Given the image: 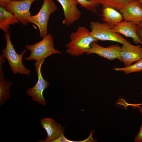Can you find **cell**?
<instances>
[{
	"mask_svg": "<svg viewBox=\"0 0 142 142\" xmlns=\"http://www.w3.org/2000/svg\"><path fill=\"white\" fill-rule=\"evenodd\" d=\"M90 31L85 27L79 26L69 36L70 40L65 45L66 52L72 56L78 57L84 53L90 48L94 42L98 40L90 36Z\"/></svg>",
	"mask_w": 142,
	"mask_h": 142,
	"instance_id": "6da1fadb",
	"label": "cell"
},
{
	"mask_svg": "<svg viewBox=\"0 0 142 142\" xmlns=\"http://www.w3.org/2000/svg\"><path fill=\"white\" fill-rule=\"evenodd\" d=\"M10 32L11 30L4 35L6 45L5 48L2 50L1 55L7 59L14 74L19 73L21 75H29L31 71L24 66L22 62L23 56L27 50H24L21 54L17 53L11 41Z\"/></svg>",
	"mask_w": 142,
	"mask_h": 142,
	"instance_id": "7a4b0ae2",
	"label": "cell"
},
{
	"mask_svg": "<svg viewBox=\"0 0 142 142\" xmlns=\"http://www.w3.org/2000/svg\"><path fill=\"white\" fill-rule=\"evenodd\" d=\"M42 39L32 45H26V49L30 51L31 53L29 57L24 58L26 60L39 61L45 60L52 54L61 53L60 51L55 49L54 39L50 33L48 34Z\"/></svg>",
	"mask_w": 142,
	"mask_h": 142,
	"instance_id": "3957f363",
	"label": "cell"
},
{
	"mask_svg": "<svg viewBox=\"0 0 142 142\" xmlns=\"http://www.w3.org/2000/svg\"><path fill=\"white\" fill-rule=\"evenodd\" d=\"M42 6L38 12L31 16L28 23L36 25L39 30L40 38L43 37L48 34V22L51 15L57 9V7L54 0H43Z\"/></svg>",
	"mask_w": 142,
	"mask_h": 142,
	"instance_id": "277c9868",
	"label": "cell"
},
{
	"mask_svg": "<svg viewBox=\"0 0 142 142\" xmlns=\"http://www.w3.org/2000/svg\"><path fill=\"white\" fill-rule=\"evenodd\" d=\"M90 28L89 34L98 40L113 41L122 44L127 41L119 33L114 32L112 28L105 23L92 21Z\"/></svg>",
	"mask_w": 142,
	"mask_h": 142,
	"instance_id": "5b68a950",
	"label": "cell"
},
{
	"mask_svg": "<svg viewBox=\"0 0 142 142\" xmlns=\"http://www.w3.org/2000/svg\"><path fill=\"white\" fill-rule=\"evenodd\" d=\"M44 60L37 61L34 64L38 77V81L34 87L28 89L26 92L28 95L32 97L33 101L43 105L47 104L43 96V92L48 88L50 84L49 82L44 79L41 73L42 66Z\"/></svg>",
	"mask_w": 142,
	"mask_h": 142,
	"instance_id": "8992f818",
	"label": "cell"
},
{
	"mask_svg": "<svg viewBox=\"0 0 142 142\" xmlns=\"http://www.w3.org/2000/svg\"><path fill=\"white\" fill-rule=\"evenodd\" d=\"M36 0L13 1L7 4L4 8L13 14L24 25H27L32 16L30 8L32 3Z\"/></svg>",
	"mask_w": 142,
	"mask_h": 142,
	"instance_id": "52a82bcc",
	"label": "cell"
},
{
	"mask_svg": "<svg viewBox=\"0 0 142 142\" xmlns=\"http://www.w3.org/2000/svg\"><path fill=\"white\" fill-rule=\"evenodd\" d=\"M61 5L63 11L64 18L62 23L68 27L79 19L81 15L78 9V3L76 0H55Z\"/></svg>",
	"mask_w": 142,
	"mask_h": 142,
	"instance_id": "ba28073f",
	"label": "cell"
},
{
	"mask_svg": "<svg viewBox=\"0 0 142 142\" xmlns=\"http://www.w3.org/2000/svg\"><path fill=\"white\" fill-rule=\"evenodd\" d=\"M121 47L118 44L112 45L106 47H102L94 42L90 45V48L86 53L87 55L96 54L100 56L110 60L117 59L121 61L120 55Z\"/></svg>",
	"mask_w": 142,
	"mask_h": 142,
	"instance_id": "9c48e42d",
	"label": "cell"
},
{
	"mask_svg": "<svg viewBox=\"0 0 142 142\" xmlns=\"http://www.w3.org/2000/svg\"><path fill=\"white\" fill-rule=\"evenodd\" d=\"M122 45L120 52L121 62L125 67L142 58V47L140 45H133L128 41Z\"/></svg>",
	"mask_w": 142,
	"mask_h": 142,
	"instance_id": "30bf717a",
	"label": "cell"
},
{
	"mask_svg": "<svg viewBox=\"0 0 142 142\" xmlns=\"http://www.w3.org/2000/svg\"><path fill=\"white\" fill-rule=\"evenodd\" d=\"M119 11L124 21L132 22L136 24L142 22V5L139 0L126 4Z\"/></svg>",
	"mask_w": 142,
	"mask_h": 142,
	"instance_id": "8fae6325",
	"label": "cell"
},
{
	"mask_svg": "<svg viewBox=\"0 0 142 142\" xmlns=\"http://www.w3.org/2000/svg\"><path fill=\"white\" fill-rule=\"evenodd\" d=\"M41 125L47 133V136L45 140H40L38 142H50L52 140L58 137L65 127L61 124H58L54 120L50 118H45L40 120Z\"/></svg>",
	"mask_w": 142,
	"mask_h": 142,
	"instance_id": "7c38bea8",
	"label": "cell"
},
{
	"mask_svg": "<svg viewBox=\"0 0 142 142\" xmlns=\"http://www.w3.org/2000/svg\"><path fill=\"white\" fill-rule=\"evenodd\" d=\"M112 28L114 32L120 33L126 37L131 38L134 43L140 44L142 45V42L137 33V24L135 23L123 21Z\"/></svg>",
	"mask_w": 142,
	"mask_h": 142,
	"instance_id": "4fadbf2b",
	"label": "cell"
},
{
	"mask_svg": "<svg viewBox=\"0 0 142 142\" xmlns=\"http://www.w3.org/2000/svg\"><path fill=\"white\" fill-rule=\"evenodd\" d=\"M101 16L103 21L112 28L122 22L123 19V16L120 12L114 8L109 7H104Z\"/></svg>",
	"mask_w": 142,
	"mask_h": 142,
	"instance_id": "5bb4252c",
	"label": "cell"
},
{
	"mask_svg": "<svg viewBox=\"0 0 142 142\" xmlns=\"http://www.w3.org/2000/svg\"><path fill=\"white\" fill-rule=\"evenodd\" d=\"M20 22L19 21L11 12L4 7H0V29L5 33H8L10 25Z\"/></svg>",
	"mask_w": 142,
	"mask_h": 142,
	"instance_id": "9a60e30c",
	"label": "cell"
},
{
	"mask_svg": "<svg viewBox=\"0 0 142 142\" xmlns=\"http://www.w3.org/2000/svg\"><path fill=\"white\" fill-rule=\"evenodd\" d=\"M2 66L0 65V106L11 98L10 90L13 84L12 81L7 80L4 79L5 73L3 70Z\"/></svg>",
	"mask_w": 142,
	"mask_h": 142,
	"instance_id": "2e32d148",
	"label": "cell"
},
{
	"mask_svg": "<svg viewBox=\"0 0 142 142\" xmlns=\"http://www.w3.org/2000/svg\"><path fill=\"white\" fill-rule=\"evenodd\" d=\"M136 0H96L100 4L104 7L116 8L119 11L126 4Z\"/></svg>",
	"mask_w": 142,
	"mask_h": 142,
	"instance_id": "e0dca14e",
	"label": "cell"
},
{
	"mask_svg": "<svg viewBox=\"0 0 142 142\" xmlns=\"http://www.w3.org/2000/svg\"><path fill=\"white\" fill-rule=\"evenodd\" d=\"M114 69L116 71L123 72L126 74L140 72L142 71V58L129 66L124 67H115Z\"/></svg>",
	"mask_w": 142,
	"mask_h": 142,
	"instance_id": "ac0fdd59",
	"label": "cell"
},
{
	"mask_svg": "<svg viewBox=\"0 0 142 142\" xmlns=\"http://www.w3.org/2000/svg\"><path fill=\"white\" fill-rule=\"evenodd\" d=\"M82 7L86 9L89 12L95 13L97 12L96 7L99 4L96 1L88 0H76Z\"/></svg>",
	"mask_w": 142,
	"mask_h": 142,
	"instance_id": "d6986e66",
	"label": "cell"
},
{
	"mask_svg": "<svg viewBox=\"0 0 142 142\" xmlns=\"http://www.w3.org/2000/svg\"><path fill=\"white\" fill-rule=\"evenodd\" d=\"M134 141L135 142H142V123L139 131L135 137Z\"/></svg>",
	"mask_w": 142,
	"mask_h": 142,
	"instance_id": "ffe728a7",
	"label": "cell"
},
{
	"mask_svg": "<svg viewBox=\"0 0 142 142\" xmlns=\"http://www.w3.org/2000/svg\"><path fill=\"white\" fill-rule=\"evenodd\" d=\"M137 33L142 42V22L137 24Z\"/></svg>",
	"mask_w": 142,
	"mask_h": 142,
	"instance_id": "44dd1931",
	"label": "cell"
},
{
	"mask_svg": "<svg viewBox=\"0 0 142 142\" xmlns=\"http://www.w3.org/2000/svg\"><path fill=\"white\" fill-rule=\"evenodd\" d=\"M13 1V0H0V6L4 7L6 4Z\"/></svg>",
	"mask_w": 142,
	"mask_h": 142,
	"instance_id": "7402d4cb",
	"label": "cell"
},
{
	"mask_svg": "<svg viewBox=\"0 0 142 142\" xmlns=\"http://www.w3.org/2000/svg\"><path fill=\"white\" fill-rule=\"evenodd\" d=\"M136 107L138 108V111L140 112L141 115H142V106L137 105Z\"/></svg>",
	"mask_w": 142,
	"mask_h": 142,
	"instance_id": "603a6c76",
	"label": "cell"
},
{
	"mask_svg": "<svg viewBox=\"0 0 142 142\" xmlns=\"http://www.w3.org/2000/svg\"><path fill=\"white\" fill-rule=\"evenodd\" d=\"M139 0L140 1V2L141 3V4L142 5V0Z\"/></svg>",
	"mask_w": 142,
	"mask_h": 142,
	"instance_id": "cb8c5ba5",
	"label": "cell"
},
{
	"mask_svg": "<svg viewBox=\"0 0 142 142\" xmlns=\"http://www.w3.org/2000/svg\"><path fill=\"white\" fill-rule=\"evenodd\" d=\"M90 1H96V0H88Z\"/></svg>",
	"mask_w": 142,
	"mask_h": 142,
	"instance_id": "d4e9b609",
	"label": "cell"
},
{
	"mask_svg": "<svg viewBox=\"0 0 142 142\" xmlns=\"http://www.w3.org/2000/svg\"><path fill=\"white\" fill-rule=\"evenodd\" d=\"M23 0H13V1H21Z\"/></svg>",
	"mask_w": 142,
	"mask_h": 142,
	"instance_id": "484cf974",
	"label": "cell"
},
{
	"mask_svg": "<svg viewBox=\"0 0 142 142\" xmlns=\"http://www.w3.org/2000/svg\"><path fill=\"white\" fill-rule=\"evenodd\" d=\"M141 94H142V90L141 92Z\"/></svg>",
	"mask_w": 142,
	"mask_h": 142,
	"instance_id": "4316f807",
	"label": "cell"
},
{
	"mask_svg": "<svg viewBox=\"0 0 142 142\" xmlns=\"http://www.w3.org/2000/svg\"><path fill=\"white\" fill-rule=\"evenodd\" d=\"M37 0H36V1H37Z\"/></svg>",
	"mask_w": 142,
	"mask_h": 142,
	"instance_id": "83f0119b",
	"label": "cell"
}]
</instances>
